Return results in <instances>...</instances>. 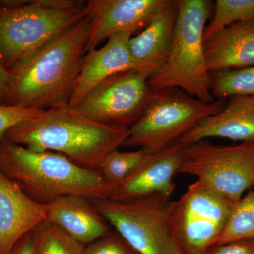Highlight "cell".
Masks as SVG:
<instances>
[{"label":"cell","instance_id":"cell-1","mask_svg":"<svg viewBox=\"0 0 254 254\" xmlns=\"http://www.w3.org/2000/svg\"><path fill=\"white\" fill-rule=\"evenodd\" d=\"M88 31L86 16L10 71L5 104L38 110L68 106L86 53Z\"/></svg>","mask_w":254,"mask_h":254},{"label":"cell","instance_id":"cell-2","mask_svg":"<svg viewBox=\"0 0 254 254\" xmlns=\"http://www.w3.org/2000/svg\"><path fill=\"white\" fill-rule=\"evenodd\" d=\"M128 133L129 128L98 123L67 106L43 110L10 128L4 137L29 149L55 152L82 168L98 170L107 155L123 146Z\"/></svg>","mask_w":254,"mask_h":254},{"label":"cell","instance_id":"cell-3","mask_svg":"<svg viewBox=\"0 0 254 254\" xmlns=\"http://www.w3.org/2000/svg\"><path fill=\"white\" fill-rule=\"evenodd\" d=\"M0 171L43 205L70 195L110 199L115 189L98 170L82 168L55 152L29 149L5 137L0 138Z\"/></svg>","mask_w":254,"mask_h":254},{"label":"cell","instance_id":"cell-4","mask_svg":"<svg viewBox=\"0 0 254 254\" xmlns=\"http://www.w3.org/2000/svg\"><path fill=\"white\" fill-rule=\"evenodd\" d=\"M86 1L32 0L0 10V64L10 71L87 16Z\"/></svg>","mask_w":254,"mask_h":254},{"label":"cell","instance_id":"cell-5","mask_svg":"<svg viewBox=\"0 0 254 254\" xmlns=\"http://www.w3.org/2000/svg\"><path fill=\"white\" fill-rule=\"evenodd\" d=\"M210 11V1L178 0L173 45L165 63L148 79L152 91L178 88L205 103L215 101L204 48L205 26Z\"/></svg>","mask_w":254,"mask_h":254},{"label":"cell","instance_id":"cell-6","mask_svg":"<svg viewBox=\"0 0 254 254\" xmlns=\"http://www.w3.org/2000/svg\"><path fill=\"white\" fill-rule=\"evenodd\" d=\"M225 107L224 99L205 103L178 88L153 91L141 118L130 127L123 146L138 148L149 154L158 153Z\"/></svg>","mask_w":254,"mask_h":254},{"label":"cell","instance_id":"cell-7","mask_svg":"<svg viewBox=\"0 0 254 254\" xmlns=\"http://www.w3.org/2000/svg\"><path fill=\"white\" fill-rule=\"evenodd\" d=\"M115 231L138 254H180L174 236L173 201L160 195L128 200L91 199Z\"/></svg>","mask_w":254,"mask_h":254},{"label":"cell","instance_id":"cell-8","mask_svg":"<svg viewBox=\"0 0 254 254\" xmlns=\"http://www.w3.org/2000/svg\"><path fill=\"white\" fill-rule=\"evenodd\" d=\"M178 173L197 180L236 203L254 185V141L235 145L203 141L187 146Z\"/></svg>","mask_w":254,"mask_h":254},{"label":"cell","instance_id":"cell-9","mask_svg":"<svg viewBox=\"0 0 254 254\" xmlns=\"http://www.w3.org/2000/svg\"><path fill=\"white\" fill-rule=\"evenodd\" d=\"M235 203L196 180L173 201L174 236L182 254H206L216 245Z\"/></svg>","mask_w":254,"mask_h":254},{"label":"cell","instance_id":"cell-10","mask_svg":"<svg viewBox=\"0 0 254 254\" xmlns=\"http://www.w3.org/2000/svg\"><path fill=\"white\" fill-rule=\"evenodd\" d=\"M150 76L141 69L113 75L95 87L76 108L98 123L130 128L141 118L153 93Z\"/></svg>","mask_w":254,"mask_h":254},{"label":"cell","instance_id":"cell-11","mask_svg":"<svg viewBox=\"0 0 254 254\" xmlns=\"http://www.w3.org/2000/svg\"><path fill=\"white\" fill-rule=\"evenodd\" d=\"M165 0H90L86 1L89 31L86 50L119 33L145 28Z\"/></svg>","mask_w":254,"mask_h":254},{"label":"cell","instance_id":"cell-12","mask_svg":"<svg viewBox=\"0 0 254 254\" xmlns=\"http://www.w3.org/2000/svg\"><path fill=\"white\" fill-rule=\"evenodd\" d=\"M187 146L177 142L148 155L129 176L115 187L110 199L120 201L154 195L170 199L175 188L173 177L178 173Z\"/></svg>","mask_w":254,"mask_h":254},{"label":"cell","instance_id":"cell-13","mask_svg":"<svg viewBox=\"0 0 254 254\" xmlns=\"http://www.w3.org/2000/svg\"><path fill=\"white\" fill-rule=\"evenodd\" d=\"M131 36L130 33H116L101 48L87 52L68 106L78 107L95 87L113 75L132 69L146 71L130 53L128 43Z\"/></svg>","mask_w":254,"mask_h":254},{"label":"cell","instance_id":"cell-14","mask_svg":"<svg viewBox=\"0 0 254 254\" xmlns=\"http://www.w3.org/2000/svg\"><path fill=\"white\" fill-rule=\"evenodd\" d=\"M47 219V205L32 200L0 171V254H9L18 241Z\"/></svg>","mask_w":254,"mask_h":254},{"label":"cell","instance_id":"cell-15","mask_svg":"<svg viewBox=\"0 0 254 254\" xmlns=\"http://www.w3.org/2000/svg\"><path fill=\"white\" fill-rule=\"evenodd\" d=\"M178 16V0H165L128 47L133 59L150 73L163 66L168 59L175 36Z\"/></svg>","mask_w":254,"mask_h":254},{"label":"cell","instance_id":"cell-16","mask_svg":"<svg viewBox=\"0 0 254 254\" xmlns=\"http://www.w3.org/2000/svg\"><path fill=\"white\" fill-rule=\"evenodd\" d=\"M212 137L254 141V96L232 97L221 111L200 120L178 142L189 145Z\"/></svg>","mask_w":254,"mask_h":254},{"label":"cell","instance_id":"cell-17","mask_svg":"<svg viewBox=\"0 0 254 254\" xmlns=\"http://www.w3.org/2000/svg\"><path fill=\"white\" fill-rule=\"evenodd\" d=\"M48 219L84 245L93 243L113 232L106 220L92 204L80 195H65L47 205Z\"/></svg>","mask_w":254,"mask_h":254},{"label":"cell","instance_id":"cell-18","mask_svg":"<svg viewBox=\"0 0 254 254\" xmlns=\"http://www.w3.org/2000/svg\"><path fill=\"white\" fill-rule=\"evenodd\" d=\"M210 72L254 65V21L228 25L209 38L204 44Z\"/></svg>","mask_w":254,"mask_h":254},{"label":"cell","instance_id":"cell-19","mask_svg":"<svg viewBox=\"0 0 254 254\" xmlns=\"http://www.w3.org/2000/svg\"><path fill=\"white\" fill-rule=\"evenodd\" d=\"M32 232L36 254H85L84 245L54 222L45 220Z\"/></svg>","mask_w":254,"mask_h":254},{"label":"cell","instance_id":"cell-20","mask_svg":"<svg viewBox=\"0 0 254 254\" xmlns=\"http://www.w3.org/2000/svg\"><path fill=\"white\" fill-rule=\"evenodd\" d=\"M247 240H254V190L235 203L216 245Z\"/></svg>","mask_w":254,"mask_h":254},{"label":"cell","instance_id":"cell-21","mask_svg":"<svg viewBox=\"0 0 254 254\" xmlns=\"http://www.w3.org/2000/svg\"><path fill=\"white\" fill-rule=\"evenodd\" d=\"M212 78L213 98L254 96V65L238 69L214 72Z\"/></svg>","mask_w":254,"mask_h":254},{"label":"cell","instance_id":"cell-22","mask_svg":"<svg viewBox=\"0 0 254 254\" xmlns=\"http://www.w3.org/2000/svg\"><path fill=\"white\" fill-rule=\"evenodd\" d=\"M148 155L143 149L127 152L114 150L103 158L98 170L108 183L115 187L129 176Z\"/></svg>","mask_w":254,"mask_h":254},{"label":"cell","instance_id":"cell-23","mask_svg":"<svg viewBox=\"0 0 254 254\" xmlns=\"http://www.w3.org/2000/svg\"><path fill=\"white\" fill-rule=\"evenodd\" d=\"M247 21H254V0H217L213 19L205 28L204 42L228 25Z\"/></svg>","mask_w":254,"mask_h":254},{"label":"cell","instance_id":"cell-24","mask_svg":"<svg viewBox=\"0 0 254 254\" xmlns=\"http://www.w3.org/2000/svg\"><path fill=\"white\" fill-rule=\"evenodd\" d=\"M43 110L0 103V138L18 124L36 118Z\"/></svg>","mask_w":254,"mask_h":254},{"label":"cell","instance_id":"cell-25","mask_svg":"<svg viewBox=\"0 0 254 254\" xmlns=\"http://www.w3.org/2000/svg\"><path fill=\"white\" fill-rule=\"evenodd\" d=\"M135 254L136 252L115 230L107 236L90 244L85 250V254Z\"/></svg>","mask_w":254,"mask_h":254},{"label":"cell","instance_id":"cell-26","mask_svg":"<svg viewBox=\"0 0 254 254\" xmlns=\"http://www.w3.org/2000/svg\"><path fill=\"white\" fill-rule=\"evenodd\" d=\"M206 254H254V240L235 241L215 245Z\"/></svg>","mask_w":254,"mask_h":254},{"label":"cell","instance_id":"cell-27","mask_svg":"<svg viewBox=\"0 0 254 254\" xmlns=\"http://www.w3.org/2000/svg\"><path fill=\"white\" fill-rule=\"evenodd\" d=\"M9 254H36L33 232H28L18 241Z\"/></svg>","mask_w":254,"mask_h":254},{"label":"cell","instance_id":"cell-28","mask_svg":"<svg viewBox=\"0 0 254 254\" xmlns=\"http://www.w3.org/2000/svg\"><path fill=\"white\" fill-rule=\"evenodd\" d=\"M11 74L0 64V103L5 104L11 86Z\"/></svg>","mask_w":254,"mask_h":254},{"label":"cell","instance_id":"cell-29","mask_svg":"<svg viewBox=\"0 0 254 254\" xmlns=\"http://www.w3.org/2000/svg\"><path fill=\"white\" fill-rule=\"evenodd\" d=\"M4 8V5H3L2 0H0V10Z\"/></svg>","mask_w":254,"mask_h":254},{"label":"cell","instance_id":"cell-30","mask_svg":"<svg viewBox=\"0 0 254 254\" xmlns=\"http://www.w3.org/2000/svg\"></svg>","mask_w":254,"mask_h":254}]
</instances>
